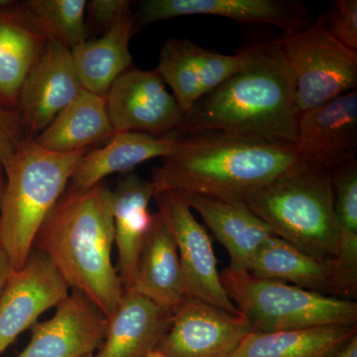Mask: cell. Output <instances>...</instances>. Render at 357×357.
Masks as SVG:
<instances>
[{"label": "cell", "instance_id": "obj_28", "mask_svg": "<svg viewBox=\"0 0 357 357\" xmlns=\"http://www.w3.org/2000/svg\"><path fill=\"white\" fill-rule=\"evenodd\" d=\"M333 210L340 232L357 236V162L332 172Z\"/></svg>", "mask_w": 357, "mask_h": 357}, {"label": "cell", "instance_id": "obj_7", "mask_svg": "<svg viewBox=\"0 0 357 357\" xmlns=\"http://www.w3.org/2000/svg\"><path fill=\"white\" fill-rule=\"evenodd\" d=\"M292 76L299 116L356 91L357 52L331 34L323 14L305 29L277 38Z\"/></svg>", "mask_w": 357, "mask_h": 357}, {"label": "cell", "instance_id": "obj_37", "mask_svg": "<svg viewBox=\"0 0 357 357\" xmlns=\"http://www.w3.org/2000/svg\"><path fill=\"white\" fill-rule=\"evenodd\" d=\"M86 357H93V356H86Z\"/></svg>", "mask_w": 357, "mask_h": 357}, {"label": "cell", "instance_id": "obj_26", "mask_svg": "<svg viewBox=\"0 0 357 357\" xmlns=\"http://www.w3.org/2000/svg\"><path fill=\"white\" fill-rule=\"evenodd\" d=\"M356 335L357 326L251 332L229 357H337Z\"/></svg>", "mask_w": 357, "mask_h": 357}, {"label": "cell", "instance_id": "obj_25", "mask_svg": "<svg viewBox=\"0 0 357 357\" xmlns=\"http://www.w3.org/2000/svg\"><path fill=\"white\" fill-rule=\"evenodd\" d=\"M134 29L135 15L129 10L100 38L86 40L70 50L83 89L105 96L115 79L132 68Z\"/></svg>", "mask_w": 357, "mask_h": 357}, {"label": "cell", "instance_id": "obj_10", "mask_svg": "<svg viewBox=\"0 0 357 357\" xmlns=\"http://www.w3.org/2000/svg\"><path fill=\"white\" fill-rule=\"evenodd\" d=\"M251 332L252 325L241 312L185 297L157 349L168 357H229Z\"/></svg>", "mask_w": 357, "mask_h": 357}, {"label": "cell", "instance_id": "obj_5", "mask_svg": "<svg viewBox=\"0 0 357 357\" xmlns=\"http://www.w3.org/2000/svg\"><path fill=\"white\" fill-rule=\"evenodd\" d=\"M275 236L319 260L337 255L332 173L303 166L243 202Z\"/></svg>", "mask_w": 357, "mask_h": 357}, {"label": "cell", "instance_id": "obj_14", "mask_svg": "<svg viewBox=\"0 0 357 357\" xmlns=\"http://www.w3.org/2000/svg\"><path fill=\"white\" fill-rule=\"evenodd\" d=\"M295 145L305 165L319 170L357 162V91L301 114Z\"/></svg>", "mask_w": 357, "mask_h": 357}, {"label": "cell", "instance_id": "obj_32", "mask_svg": "<svg viewBox=\"0 0 357 357\" xmlns=\"http://www.w3.org/2000/svg\"><path fill=\"white\" fill-rule=\"evenodd\" d=\"M13 271V266L10 258L7 255L6 251L0 243V294Z\"/></svg>", "mask_w": 357, "mask_h": 357}, {"label": "cell", "instance_id": "obj_31", "mask_svg": "<svg viewBox=\"0 0 357 357\" xmlns=\"http://www.w3.org/2000/svg\"><path fill=\"white\" fill-rule=\"evenodd\" d=\"M129 10H131V2L128 0L86 1V13H88L89 23L103 34Z\"/></svg>", "mask_w": 357, "mask_h": 357}, {"label": "cell", "instance_id": "obj_16", "mask_svg": "<svg viewBox=\"0 0 357 357\" xmlns=\"http://www.w3.org/2000/svg\"><path fill=\"white\" fill-rule=\"evenodd\" d=\"M107 314L93 301L73 290L51 319L37 321L31 340L15 357H86L100 349L107 333Z\"/></svg>", "mask_w": 357, "mask_h": 357}, {"label": "cell", "instance_id": "obj_12", "mask_svg": "<svg viewBox=\"0 0 357 357\" xmlns=\"http://www.w3.org/2000/svg\"><path fill=\"white\" fill-rule=\"evenodd\" d=\"M248 49L223 55L185 38H170L161 47L157 74L173 91L183 112L243 69Z\"/></svg>", "mask_w": 357, "mask_h": 357}, {"label": "cell", "instance_id": "obj_2", "mask_svg": "<svg viewBox=\"0 0 357 357\" xmlns=\"http://www.w3.org/2000/svg\"><path fill=\"white\" fill-rule=\"evenodd\" d=\"M243 69L185 112L176 134L218 131L295 145L299 121L290 69L277 39L248 47Z\"/></svg>", "mask_w": 357, "mask_h": 357}, {"label": "cell", "instance_id": "obj_3", "mask_svg": "<svg viewBox=\"0 0 357 357\" xmlns=\"http://www.w3.org/2000/svg\"><path fill=\"white\" fill-rule=\"evenodd\" d=\"M112 191L100 183L68 189L40 227L33 248L46 253L73 290L93 301L107 318L124 288L112 262Z\"/></svg>", "mask_w": 357, "mask_h": 357}, {"label": "cell", "instance_id": "obj_23", "mask_svg": "<svg viewBox=\"0 0 357 357\" xmlns=\"http://www.w3.org/2000/svg\"><path fill=\"white\" fill-rule=\"evenodd\" d=\"M178 144L176 134L154 137L137 132L115 133L105 146L86 152L70 178L68 189L83 191L112 174L126 173L148 160L165 158Z\"/></svg>", "mask_w": 357, "mask_h": 357}, {"label": "cell", "instance_id": "obj_18", "mask_svg": "<svg viewBox=\"0 0 357 357\" xmlns=\"http://www.w3.org/2000/svg\"><path fill=\"white\" fill-rule=\"evenodd\" d=\"M174 310L124 289L109 317L105 340L93 357H143L157 349L172 325Z\"/></svg>", "mask_w": 357, "mask_h": 357}, {"label": "cell", "instance_id": "obj_29", "mask_svg": "<svg viewBox=\"0 0 357 357\" xmlns=\"http://www.w3.org/2000/svg\"><path fill=\"white\" fill-rule=\"evenodd\" d=\"M323 15L331 34L347 48L357 52L356 0H337Z\"/></svg>", "mask_w": 357, "mask_h": 357}, {"label": "cell", "instance_id": "obj_33", "mask_svg": "<svg viewBox=\"0 0 357 357\" xmlns=\"http://www.w3.org/2000/svg\"><path fill=\"white\" fill-rule=\"evenodd\" d=\"M337 357H357V335L340 349Z\"/></svg>", "mask_w": 357, "mask_h": 357}, {"label": "cell", "instance_id": "obj_35", "mask_svg": "<svg viewBox=\"0 0 357 357\" xmlns=\"http://www.w3.org/2000/svg\"><path fill=\"white\" fill-rule=\"evenodd\" d=\"M143 357H168V356H166L165 354H162V352L160 351L159 349H153V351L148 352L146 356H144Z\"/></svg>", "mask_w": 357, "mask_h": 357}, {"label": "cell", "instance_id": "obj_13", "mask_svg": "<svg viewBox=\"0 0 357 357\" xmlns=\"http://www.w3.org/2000/svg\"><path fill=\"white\" fill-rule=\"evenodd\" d=\"M190 15H213L236 22L274 25L292 34L311 25L306 6L291 0H145L135 15V29Z\"/></svg>", "mask_w": 357, "mask_h": 357}, {"label": "cell", "instance_id": "obj_8", "mask_svg": "<svg viewBox=\"0 0 357 357\" xmlns=\"http://www.w3.org/2000/svg\"><path fill=\"white\" fill-rule=\"evenodd\" d=\"M105 98L116 133L165 137L182 126L185 114L155 70L130 68L115 79Z\"/></svg>", "mask_w": 357, "mask_h": 357}, {"label": "cell", "instance_id": "obj_30", "mask_svg": "<svg viewBox=\"0 0 357 357\" xmlns=\"http://www.w3.org/2000/svg\"><path fill=\"white\" fill-rule=\"evenodd\" d=\"M17 110L0 105V166L6 168L21 145L27 140Z\"/></svg>", "mask_w": 357, "mask_h": 357}, {"label": "cell", "instance_id": "obj_9", "mask_svg": "<svg viewBox=\"0 0 357 357\" xmlns=\"http://www.w3.org/2000/svg\"><path fill=\"white\" fill-rule=\"evenodd\" d=\"M70 286L43 251L33 248L0 294V356L16 338L69 296Z\"/></svg>", "mask_w": 357, "mask_h": 357}, {"label": "cell", "instance_id": "obj_19", "mask_svg": "<svg viewBox=\"0 0 357 357\" xmlns=\"http://www.w3.org/2000/svg\"><path fill=\"white\" fill-rule=\"evenodd\" d=\"M49 39L24 3L0 9V105L17 110L21 88Z\"/></svg>", "mask_w": 357, "mask_h": 357}, {"label": "cell", "instance_id": "obj_6", "mask_svg": "<svg viewBox=\"0 0 357 357\" xmlns=\"http://www.w3.org/2000/svg\"><path fill=\"white\" fill-rule=\"evenodd\" d=\"M225 293L250 321L253 332L272 333L326 326H357L356 301L338 299L246 270L220 272Z\"/></svg>", "mask_w": 357, "mask_h": 357}, {"label": "cell", "instance_id": "obj_4", "mask_svg": "<svg viewBox=\"0 0 357 357\" xmlns=\"http://www.w3.org/2000/svg\"><path fill=\"white\" fill-rule=\"evenodd\" d=\"M89 149L56 153L27 139L3 169L0 199V243L13 270L24 264L40 227L67 191Z\"/></svg>", "mask_w": 357, "mask_h": 357}, {"label": "cell", "instance_id": "obj_34", "mask_svg": "<svg viewBox=\"0 0 357 357\" xmlns=\"http://www.w3.org/2000/svg\"><path fill=\"white\" fill-rule=\"evenodd\" d=\"M4 184H6V177H4L3 168L0 166V199H1L2 192H3Z\"/></svg>", "mask_w": 357, "mask_h": 357}, {"label": "cell", "instance_id": "obj_24", "mask_svg": "<svg viewBox=\"0 0 357 357\" xmlns=\"http://www.w3.org/2000/svg\"><path fill=\"white\" fill-rule=\"evenodd\" d=\"M115 133L105 96L83 89L33 141L49 151L73 153L107 142Z\"/></svg>", "mask_w": 357, "mask_h": 357}, {"label": "cell", "instance_id": "obj_27", "mask_svg": "<svg viewBox=\"0 0 357 357\" xmlns=\"http://www.w3.org/2000/svg\"><path fill=\"white\" fill-rule=\"evenodd\" d=\"M23 3L49 40L70 50L88 40L86 0H28Z\"/></svg>", "mask_w": 357, "mask_h": 357}, {"label": "cell", "instance_id": "obj_11", "mask_svg": "<svg viewBox=\"0 0 357 357\" xmlns=\"http://www.w3.org/2000/svg\"><path fill=\"white\" fill-rule=\"evenodd\" d=\"M154 199L175 238L185 297L239 312L222 287L210 236L189 204L174 192H158Z\"/></svg>", "mask_w": 357, "mask_h": 357}, {"label": "cell", "instance_id": "obj_1", "mask_svg": "<svg viewBox=\"0 0 357 357\" xmlns=\"http://www.w3.org/2000/svg\"><path fill=\"white\" fill-rule=\"evenodd\" d=\"M303 166L296 145L203 131L178 136L177 147L154 169L151 181L157 192L243 203Z\"/></svg>", "mask_w": 357, "mask_h": 357}, {"label": "cell", "instance_id": "obj_36", "mask_svg": "<svg viewBox=\"0 0 357 357\" xmlns=\"http://www.w3.org/2000/svg\"><path fill=\"white\" fill-rule=\"evenodd\" d=\"M15 3L16 1H13V0H0V9L8 8Z\"/></svg>", "mask_w": 357, "mask_h": 357}, {"label": "cell", "instance_id": "obj_15", "mask_svg": "<svg viewBox=\"0 0 357 357\" xmlns=\"http://www.w3.org/2000/svg\"><path fill=\"white\" fill-rule=\"evenodd\" d=\"M83 89L72 51L49 40L21 88L17 112L33 140Z\"/></svg>", "mask_w": 357, "mask_h": 357}, {"label": "cell", "instance_id": "obj_21", "mask_svg": "<svg viewBox=\"0 0 357 357\" xmlns=\"http://www.w3.org/2000/svg\"><path fill=\"white\" fill-rule=\"evenodd\" d=\"M161 306L175 310L185 299L182 268L175 238L157 211L140 249L130 288Z\"/></svg>", "mask_w": 357, "mask_h": 357}, {"label": "cell", "instance_id": "obj_17", "mask_svg": "<svg viewBox=\"0 0 357 357\" xmlns=\"http://www.w3.org/2000/svg\"><path fill=\"white\" fill-rule=\"evenodd\" d=\"M246 271L338 299L357 297L356 289L345 280L333 258L316 259L277 236L263 245Z\"/></svg>", "mask_w": 357, "mask_h": 357}, {"label": "cell", "instance_id": "obj_22", "mask_svg": "<svg viewBox=\"0 0 357 357\" xmlns=\"http://www.w3.org/2000/svg\"><path fill=\"white\" fill-rule=\"evenodd\" d=\"M151 180L129 174L112 191L114 244L117 249V273L124 289L130 288L134 270L153 215L149 204L156 195Z\"/></svg>", "mask_w": 357, "mask_h": 357}, {"label": "cell", "instance_id": "obj_20", "mask_svg": "<svg viewBox=\"0 0 357 357\" xmlns=\"http://www.w3.org/2000/svg\"><path fill=\"white\" fill-rule=\"evenodd\" d=\"M181 196L227 249L232 269L248 270L258 251L276 236L243 202L220 201L198 195Z\"/></svg>", "mask_w": 357, "mask_h": 357}]
</instances>
